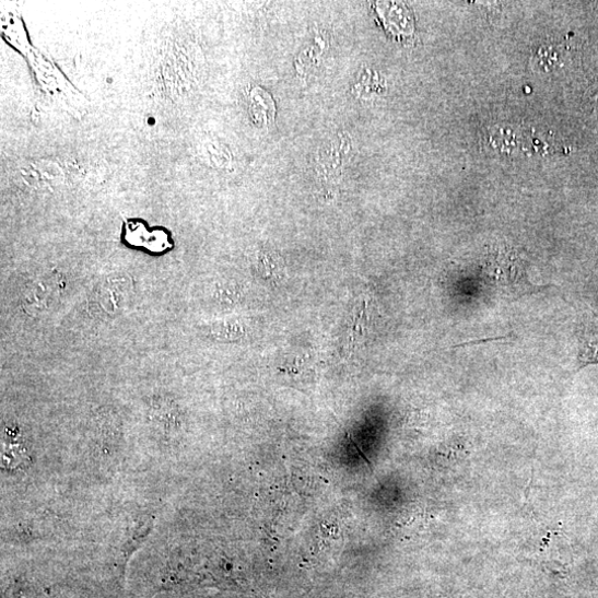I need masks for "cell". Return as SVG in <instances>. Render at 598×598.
I'll return each instance as SVG.
<instances>
[{
  "label": "cell",
  "mask_w": 598,
  "mask_h": 598,
  "mask_svg": "<svg viewBox=\"0 0 598 598\" xmlns=\"http://www.w3.org/2000/svg\"><path fill=\"white\" fill-rule=\"evenodd\" d=\"M577 328L578 370L598 364V315L585 314Z\"/></svg>",
  "instance_id": "1"
},
{
  "label": "cell",
  "mask_w": 598,
  "mask_h": 598,
  "mask_svg": "<svg viewBox=\"0 0 598 598\" xmlns=\"http://www.w3.org/2000/svg\"><path fill=\"white\" fill-rule=\"evenodd\" d=\"M59 290L60 281L58 277L46 275L37 280L24 296V308L33 315L42 313L56 300Z\"/></svg>",
  "instance_id": "2"
},
{
  "label": "cell",
  "mask_w": 598,
  "mask_h": 598,
  "mask_svg": "<svg viewBox=\"0 0 598 598\" xmlns=\"http://www.w3.org/2000/svg\"><path fill=\"white\" fill-rule=\"evenodd\" d=\"M559 63V52L555 48L543 46L533 56L532 65L538 71H550Z\"/></svg>",
  "instance_id": "3"
},
{
  "label": "cell",
  "mask_w": 598,
  "mask_h": 598,
  "mask_svg": "<svg viewBox=\"0 0 598 598\" xmlns=\"http://www.w3.org/2000/svg\"><path fill=\"white\" fill-rule=\"evenodd\" d=\"M121 289H124V286H119V284L117 283L107 284L104 289V294L102 293V300L104 298V305L106 306L108 304H112V308H118L125 301L124 291L119 292V290Z\"/></svg>",
  "instance_id": "4"
},
{
  "label": "cell",
  "mask_w": 598,
  "mask_h": 598,
  "mask_svg": "<svg viewBox=\"0 0 598 598\" xmlns=\"http://www.w3.org/2000/svg\"><path fill=\"white\" fill-rule=\"evenodd\" d=\"M596 110L598 112V99L596 102Z\"/></svg>",
  "instance_id": "5"
}]
</instances>
